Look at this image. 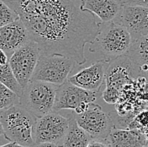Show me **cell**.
I'll list each match as a JSON object with an SVG mask.
<instances>
[{"mask_svg": "<svg viewBox=\"0 0 148 147\" xmlns=\"http://www.w3.org/2000/svg\"><path fill=\"white\" fill-rule=\"evenodd\" d=\"M22 20L30 39L44 55H61L86 63L87 43L100 30L95 15L83 9V0H3Z\"/></svg>", "mask_w": 148, "mask_h": 147, "instance_id": "obj_1", "label": "cell"}, {"mask_svg": "<svg viewBox=\"0 0 148 147\" xmlns=\"http://www.w3.org/2000/svg\"><path fill=\"white\" fill-rule=\"evenodd\" d=\"M37 118L23 106L15 103L0 110V120L4 131V137L9 141L21 146L34 147V127Z\"/></svg>", "mask_w": 148, "mask_h": 147, "instance_id": "obj_2", "label": "cell"}, {"mask_svg": "<svg viewBox=\"0 0 148 147\" xmlns=\"http://www.w3.org/2000/svg\"><path fill=\"white\" fill-rule=\"evenodd\" d=\"M132 42V37L128 30L113 20L100 23L99 33L94 43L97 44L103 58L111 62L125 54Z\"/></svg>", "mask_w": 148, "mask_h": 147, "instance_id": "obj_3", "label": "cell"}, {"mask_svg": "<svg viewBox=\"0 0 148 147\" xmlns=\"http://www.w3.org/2000/svg\"><path fill=\"white\" fill-rule=\"evenodd\" d=\"M57 85L35 80L30 81L23 89L18 101L21 106L36 118H40L53 111Z\"/></svg>", "mask_w": 148, "mask_h": 147, "instance_id": "obj_4", "label": "cell"}, {"mask_svg": "<svg viewBox=\"0 0 148 147\" xmlns=\"http://www.w3.org/2000/svg\"><path fill=\"white\" fill-rule=\"evenodd\" d=\"M73 59L61 55L40 54L30 81L40 80L60 85L75 68Z\"/></svg>", "mask_w": 148, "mask_h": 147, "instance_id": "obj_5", "label": "cell"}, {"mask_svg": "<svg viewBox=\"0 0 148 147\" xmlns=\"http://www.w3.org/2000/svg\"><path fill=\"white\" fill-rule=\"evenodd\" d=\"M73 116L78 125L92 139L105 142L111 130L115 127L110 114L103 112L101 106L94 102H90L88 108L83 113L76 114L73 112Z\"/></svg>", "mask_w": 148, "mask_h": 147, "instance_id": "obj_6", "label": "cell"}, {"mask_svg": "<svg viewBox=\"0 0 148 147\" xmlns=\"http://www.w3.org/2000/svg\"><path fill=\"white\" fill-rule=\"evenodd\" d=\"M69 126V118L51 111L40 118H37L34 127V141L40 143H53L62 146Z\"/></svg>", "mask_w": 148, "mask_h": 147, "instance_id": "obj_7", "label": "cell"}, {"mask_svg": "<svg viewBox=\"0 0 148 147\" xmlns=\"http://www.w3.org/2000/svg\"><path fill=\"white\" fill-rule=\"evenodd\" d=\"M40 54L38 44L30 39L9 57V65L23 89L30 82Z\"/></svg>", "mask_w": 148, "mask_h": 147, "instance_id": "obj_8", "label": "cell"}, {"mask_svg": "<svg viewBox=\"0 0 148 147\" xmlns=\"http://www.w3.org/2000/svg\"><path fill=\"white\" fill-rule=\"evenodd\" d=\"M98 95L99 92L87 91L66 80L63 84L58 85L53 111H74L83 104L93 102L97 99Z\"/></svg>", "mask_w": 148, "mask_h": 147, "instance_id": "obj_9", "label": "cell"}, {"mask_svg": "<svg viewBox=\"0 0 148 147\" xmlns=\"http://www.w3.org/2000/svg\"><path fill=\"white\" fill-rule=\"evenodd\" d=\"M141 76L140 70L126 54L111 61L106 74V86H112L121 92L123 87Z\"/></svg>", "mask_w": 148, "mask_h": 147, "instance_id": "obj_10", "label": "cell"}, {"mask_svg": "<svg viewBox=\"0 0 148 147\" xmlns=\"http://www.w3.org/2000/svg\"><path fill=\"white\" fill-rule=\"evenodd\" d=\"M114 21L126 28L135 41L148 34V7L124 3L120 15Z\"/></svg>", "mask_w": 148, "mask_h": 147, "instance_id": "obj_11", "label": "cell"}, {"mask_svg": "<svg viewBox=\"0 0 148 147\" xmlns=\"http://www.w3.org/2000/svg\"><path fill=\"white\" fill-rule=\"evenodd\" d=\"M110 64V61L105 58L99 59L89 67L84 68L73 76L68 77L67 80L87 91L99 92L105 82Z\"/></svg>", "mask_w": 148, "mask_h": 147, "instance_id": "obj_12", "label": "cell"}, {"mask_svg": "<svg viewBox=\"0 0 148 147\" xmlns=\"http://www.w3.org/2000/svg\"><path fill=\"white\" fill-rule=\"evenodd\" d=\"M29 40L27 28L19 18L0 27V48L9 57Z\"/></svg>", "mask_w": 148, "mask_h": 147, "instance_id": "obj_13", "label": "cell"}, {"mask_svg": "<svg viewBox=\"0 0 148 147\" xmlns=\"http://www.w3.org/2000/svg\"><path fill=\"white\" fill-rule=\"evenodd\" d=\"M123 6L122 0H83V9L92 12L103 23L114 20Z\"/></svg>", "mask_w": 148, "mask_h": 147, "instance_id": "obj_14", "label": "cell"}, {"mask_svg": "<svg viewBox=\"0 0 148 147\" xmlns=\"http://www.w3.org/2000/svg\"><path fill=\"white\" fill-rule=\"evenodd\" d=\"M146 137L129 129L116 128L111 130L105 143L110 147H142Z\"/></svg>", "mask_w": 148, "mask_h": 147, "instance_id": "obj_15", "label": "cell"}, {"mask_svg": "<svg viewBox=\"0 0 148 147\" xmlns=\"http://www.w3.org/2000/svg\"><path fill=\"white\" fill-rule=\"evenodd\" d=\"M140 69L141 75L148 71V34L132 42L125 53Z\"/></svg>", "mask_w": 148, "mask_h": 147, "instance_id": "obj_16", "label": "cell"}, {"mask_svg": "<svg viewBox=\"0 0 148 147\" xmlns=\"http://www.w3.org/2000/svg\"><path fill=\"white\" fill-rule=\"evenodd\" d=\"M92 139V137L78 125L72 115L69 118V126L62 147H87Z\"/></svg>", "mask_w": 148, "mask_h": 147, "instance_id": "obj_17", "label": "cell"}, {"mask_svg": "<svg viewBox=\"0 0 148 147\" xmlns=\"http://www.w3.org/2000/svg\"><path fill=\"white\" fill-rule=\"evenodd\" d=\"M0 82L16 94L18 98L22 96L23 88L17 80L9 63L6 64H0Z\"/></svg>", "mask_w": 148, "mask_h": 147, "instance_id": "obj_18", "label": "cell"}, {"mask_svg": "<svg viewBox=\"0 0 148 147\" xmlns=\"http://www.w3.org/2000/svg\"><path fill=\"white\" fill-rule=\"evenodd\" d=\"M127 129L138 132L141 135L148 134V108L140 111L130 122Z\"/></svg>", "mask_w": 148, "mask_h": 147, "instance_id": "obj_19", "label": "cell"}, {"mask_svg": "<svg viewBox=\"0 0 148 147\" xmlns=\"http://www.w3.org/2000/svg\"><path fill=\"white\" fill-rule=\"evenodd\" d=\"M18 99L16 94L0 82V110L18 103Z\"/></svg>", "mask_w": 148, "mask_h": 147, "instance_id": "obj_20", "label": "cell"}, {"mask_svg": "<svg viewBox=\"0 0 148 147\" xmlns=\"http://www.w3.org/2000/svg\"><path fill=\"white\" fill-rule=\"evenodd\" d=\"M18 19V15L3 0H0V27L4 26Z\"/></svg>", "mask_w": 148, "mask_h": 147, "instance_id": "obj_21", "label": "cell"}, {"mask_svg": "<svg viewBox=\"0 0 148 147\" xmlns=\"http://www.w3.org/2000/svg\"><path fill=\"white\" fill-rule=\"evenodd\" d=\"M120 92L112 86H106L105 90L102 93L103 99L109 104H116L120 99Z\"/></svg>", "mask_w": 148, "mask_h": 147, "instance_id": "obj_22", "label": "cell"}, {"mask_svg": "<svg viewBox=\"0 0 148 147\" xmlns=\"http://www.w3.org/2000/svg\"><path fill=\"white\" fill-rule=\"evenodd\" d=\"M124 3L140 5L144 7H148V0H122Z\"/></svg>", "mask_w": 148, "mask_h": 147, "instance_id": "obj_23", "label": "cell"}, {"mask_svg": "<svg viewBox=\"0 0 148 147\" xmlns=\"http://www.w3.org/2000/svg\"><path fill=\"white\" fill-rule=\"evenodd\" d=\"M87 147H110L107 143L101 140H96V139H92L91 142L88 144Z\"/></svg>", "mask_w": 148, "mask_h": 147, "instance_id": "obj_24", "label": "cell"}, {"mask_svg": "<svg viewBox=\"0 0 148 147\" xmlns=\"http://www.w3.org/2000/svg\"><path fill=\"white\" fill-rule=\"evenodd\" d=\"M9 57L8 54L0 48V64H6L9 63Z\"/></svg>", "mask_w": 148, "mask_h": 147, "instance_id": "obj_25", "label": "cell"}, {"mask_svg": "<svg viewBox=\"0 0 148 147\" xmlns=\"http://www.w3.org/2000/svg\"><path fill=\"white\" fill-rule=\"evenodd\" d=\"M34 147H62L58 145H56L53 143H40V144H38L36 145Z\"/></svg>", "mask_w": 148, "mask_h": 147, "instance_id": "obj_26", "label": "cell"}, {"mask_svg": "<svg viewBox=\"0 0 148 147\" xmlns=\"http://www.w3.org/2000/svg\"><path fill=\"white\" fill-rule=\"evenodd\" d=\"M0 147H27L24 146H21L16 142H13V141H9V143L8 144H5V145H2L0 146Z\"/></svg>", "mask_w": 148, "mask_h": 147, "instance_id": "obj_27", "label": "cell"}, {"mask_svg": "<svg viewBox=\"0 0 148 147\" xmlns=\"http://www.w3.org/2000/svg\"><path fill=\"white\" fill-rule=\"evenodd\" d=\"M3 135H4V131H3V124H2L1 120H0V136H2Z\"/></svg>", "mask_w": 148, "mask_h": 147, "instance_id": "obj_28", "label": "cell"}, {"mask_svg": "<svg viewBox=\"0 0 148 147\" xmlns=\"http://www.w3.org/2000/svg\"><path fill=\"white\" fill-rule=\"evenodd\" d=\"M141 76H144L145 78H146V80H147V81L148 82V71L147 72H146V73H144Z\"/></svg>", "mask_w": 148, "mask_h": 147, "instance_id": "obj_29", "label": "cell"}, {"mask_svg": "<svg viewBox=\"0 0 148 147\" xmlns=\"http://www.w3.org/2000/svg\"><path fill=\"white\" fill-rule=\"evenodd\" d=\"M142 147H148V139H146V140H145V142H144Z\"/></svg>", "mask_w": 148, "mask_h": 147, "instance_id": "obj_30", "label": "cell"}]
</instances>
